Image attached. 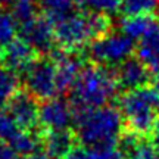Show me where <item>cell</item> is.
<instances>
[{
  "label": "cell",
  "mask_w": 159,
  "mask_h": 159,
  "mask_svg": "<svg viewBox=\"0 0 159 159\" xmlns=\"http://www.w3.org/2000/svg\"><path fill=\"white\" fill-rule=\"evenodd\" d=\"M119 84L115 74L106 66H85L71 87V103L80 111L108 106L118 93Z\"/></svg>",
  "instance_id": "obj_1"
},
{
  "label": "cell",
  "mask_w": 159,
  "mask_h": 159,
  "mask_svg": "<svg viewBox=\"0 0 159 159\" xmlns=\"http://www.w3.org/2000/svg\"><path fill=\"white\" fill-rule=\"evenodd\" d=\"M124 118L114 106H102L81 111L75 118L78 140L89 149L114 146L121 137Z\"/></svg>",
  "instance_id": "obj_2"
},
{
  "label": "cell",
  "mask_w": 159,
  "mask_h": 159,
  "mask_svg": "<svg viewBox=\"0 0 159 159\" xmlns=\"http://www.w3.org/2000/svg\"><path fill=\"white\" fill-rule=\"evenodd\" d=\"M55 25L56 43L65 50H78L90 46L96 39L108 33L109 21L105 15L91 12H72Z\"/></svg>",
  "instance_id": "obj_3"
},
{
  "label": "cell",
  "mask_w": 159,
  "mask_h": 159,
  "mask_svg": "<svg viewBox=\"0 0 159 159\" xmlns=\"http://www.w3.org/2000/svg\"><path fill=\"white\" fill-rule=\"evenodd\" d=\"M119 111L133 133H150L158 122V87H142L127 91L119 99Z\"/></svg>",
  "instance_id": "obj_4"
},
{
  "label": "cell",
  "mask_w": 159,
  "mask_h": 159,
  "mask_svg": "<svg viewBox=\"0 0 159 159\" xmlns=\"http://www.w3.org/2000/svg\"><path fill=\"white\" fill-rule=\"evenodd\" d=\"M24 81L27 93L35 99L47 100L63 93L59 71L53 57L35 59L24 72Z\"/></svg>",
  "instance_id": "obj_5"
},
{
  "label": "cell",
  "mask_w": 159,
  "mask_h": 159,
  "mask_svg": "<svg viewBox=\"0 0 159 159\" xmlns=\"http://www.w3.org/2000/svg\"><path fill=\"white\" fill-rule=\"evenodd\" d=\"M134 49V40L122 31H108L89 46V55L97 65L109 68L128 61Z\"/></svg>",
  "instance_id": "obj_6"
},
{
  "label": "cell",
  "mask_w": 159,
  "mask_h": 159,
  "mask_svg": "<svg viewBox=\"0 0 159 159\" xmlns=\"http://www.w3.org/2000/svg\"><path fill=\"white\" fill-rule=\"evenodd\" d=\"M74 106L61 97L47 99L40 105L39 124L47 130V133L55 131H69V127L75 122Z\"/></svg>",
  "instance_id": "obj_7"
},
{
  "label": "cell",
  "mask_w": 159,
  "mask_h": 159,
  "mask_svg": "<svg viewBox=\"0 0 159 159\" xmlns=\"http://www.w3.org/2000/svg\"><path fill=\"white\" fill-rule=\"evenodd\" d=\"M19 37L24 39L35 52L47 53L56 43L55 25L46 16H37L21 25Z\"/></svg>",
  "instance_id": "obj_8"
},
{
  "label": "cell",
  "mask_w": 159,
  "mask_h": 159,
  "mask_svg": "<svg viewBox=\"0 0 159 159\" xmlns=\"http://www.w3.org/2000/svg\"><path fill=\"white\" fill-rule=\"evenodd\" d=\"M7 109L24 130H33L39 124L40 105L30 93H16L9 102Z\"/></svg>",
  "instance_id": "obj_9"
},
{
  "label": "cell",
  "mask_w": 159,
  "mask_h": 159,
  "mask_svg": "<svg viewBox=\"0 0 159 159\" xmlns=\"http://www.w3.org/2000/svg\"><path fill=\"white\" fill-rule=\"evenodd\" d=\"M137 41V59L143 62L153 77L159 78V19Z\"/></svg>",
  "instance_id": "obj_10"
},
{
  "label": "cell",
  "mask_w": 159,
  "mask_h": 159,
  "mask_svg": "<svg viewBox=\"0 0 159 159\" xmlns=\"http://www.w3.org/2000/svg\"><path fill=\"white\" fill-rule=\"evenodd\" d=\"M115 77H116V81H118L121 89H125L127 91H130L146 87L150 81L152 74L143 65V62H140L139 59L130 57L128 61H125L124 63L116 66Z\"/></svg>",
  "instance_id": "obj_11"
},
{
  "label": "cell",
  "mask_w": 159,
  "mask_h": 159,
  "mask_svg": "<svg viewBox=\"0 0 159 159\" xmlns=\"http://www.w3.org/2000/svg\"><path fill=\"white\" fill-rule=\"evenodd\" d=\"M35 50L25 41L24 39L18 37L12 43L5 47V63L6 68L13 72H25L28 66L34 62Z\"/></svg>",
  "instance_id": "obj_12"
},
{
  "label": "cell",
  "mask_w": 159,
  "mask_h": 159,
  "mask_svg": "<svg viewBox=\"0 0 159 159\" xmlns=\"http://www.w3.org/2000/svg\"><path fill=\"white\" fill-rule=\"evenodd\" d=\"M53 59L56 62L59 77H61V84H62L63 93L66 90H71V87L74 85L75 80L83 71V59L71 52H62L53 55Z\"/></svg>",
  "instance_id": "obj_13"
},
{
  "label": "cell",
  "mask_w": 159,
  "mask_h": 159,
  "mask_svg": "<svg viewBox=\"0 0 159 159\" xmlns=\"http://www.w3.org/2000/svg\"><path fill=\"white\" fill-rule=\"evenodd\" d=\"M119 148L127 159H159V152L150 142L143 140L139 134H127L121 139Z\"/></svg>",
  "instance_id": "obj_14"
},
{
  "label": "cell",
  "mask_w": 159,
  "mask_h": 159,
  "mask_svg": "<svg viewBox=\"0 0 159 159\" xmlns=\"http://www.w3.org/2000/svg\"><path fill=\"white\" fill-rule=\"evenodd\" d=\"M46 152L53 158H62L74 149V137L69 131H55L47 133L44 139Z\"/></svg>",
  "instance_id": "obj_15"
},
{
  "label": "cell",
  "mask_w": 159,
  "mask_h": 159,
  "mask_svg": "<svg viewBox=\"0 0 159 159\" xmlns=\"http://www.w3.org/2000/svg\"><path fill=\"white\" fill-rule=\"evenodd\" d=\"M158 18L152 15H127L121 22V31L133 40H140L152 28Z\"/></svg>",
  "instance_id": "obj_16"
},
{
  "label": "cell",
  "mask_w": 159,
  "mask_h": 159,
  "mask_svg": "<svg viewBox=\"0 0 159 159\" xmlns=\"http://www.w3.org/2000/svg\"><path fill=\"white\" fill-rule=\"evenodd\" d=\"M37 3L44 16L55 24L72 13L75 5H78V0H37Z\"/></svg>",
  "instance_id": "obj_17"
},
{
  "label": "cell",
  "mask_w": 159,
  "mask_h": 159,
  "mask_svg": "<svg viewBox=\"0 0 159 159\" xmlns=\"http://www.w3.org/2000/svg\"><path fill=\"white\" fill-rule=\"evenodd\" d=\"M19 81L16 74L9 68L0 66V108L12 100V97L18 93Z\"/></svg>",
  "instance_id": "obj_18"
},
{
  "label": "cell",
  "mask_w": 159,
  "mask_h": 159,
  "mask_svg": "<svg viewBox=\"0 0 159 159\" xmlns=\"http://www.w3.org/2000/svg\"><path fill=\"white\" fill-rule=\"evenodd\" d=\"M21 25L12 12H0V46H6L18 39Z\"/></svg>",
  "instance_id": "obj_19"
},
{
  "label": "cell",
  "mask_w": 159,
  "mask_h": 159,
  "mask_svg": "<svg viewBox=\"0 0 159 159\" xmlns=\"http://www.w3.org/2000/svg\"><path fill=\"white\" fill-rule=\"evenodd\" d=\"M22 130L9 109L0 108V142L11 144Z\"/></svg>",
  "instance_id": "obj_20"
},
{
  "label": "cell",
  "mask_w": 159,
  "mask_h": 159,
  "mask_svg": "<svg viewBox=\"0 0 159 159\" xmlns=\"http://www.w3.org/2000/svg\"><path fill=\"white\" fill-rule=\"evenodd\" d=\"M9 146L16 152V155H28L39 150L40 139L33 133V130H22Z\"/></svg>",
  "instance_id": "obj_21"
},
{
  "label": "cell",
  "mask_w": 159,
  "mask_h": 159,
  "mask_svg": "<svg viewBox=\"0 0 159 159\" xmlns=\"http://www.w3.org/2000/svg\"><path fill=\"white\" fill-rule=\"evenodd\" d=\"M78 5L83 6L87 12L105 16L121 11V0H78Z\"/></svg>",
  "instance_id": "obj_22"
},
{
  "label": "cell",
  "mask_w": 159,
  "mask_h": 159,
  "mask_svg": "<svg viewBox=\"0 0 159 159\" xmlns=\"http://www.w3.org/2000/svg\"><path fill=\"white\" fill-rule=\"evenodd\" d=\"M159 0H121V11L125 15H152Z\"/></svg>",
  "instance_id": "obj_23"
},
{
  "label": "cell",
  "mask_w": 159,
  "mask_h": 159,
  "mask_svg": "<svg viewBox=\"0 0 159 159\" xmlns=\"http://www.w3.org/2000/svg\"><path fill=\"white\" fill-rule=\"evenodd\" d=\"M37 5L39 3L35 0H16L12 5V13L18 19L19 25L37 16Z\"/></svg>",
  "instance_id": "obj_24"
},
{
  "label": "cell",
  "mask_w": 159,
  "mask_h": 159,
  "mask_svg": "<svg viewBox=\"0 0 159 159\" xmlns=\"http://www.w3.org/2000/svg\"><path fill=\"white\" fill-rule=\"evenodd\" d=\"M91 159H127L122 149L114 146H105V148H96L89 150Z\"/></svg>",
  "instance_id": "obj_25"
},
{
  "label": "cell",
  "mask_w": 159,
  "mask_h": 159,
  "mask_svg": "<svg viewBox=\"0 0 159 159\" xmlns=\"http://www.w3.org/2000/svg\"><path fill=\"white\" fill-rule=\"evenodd\" d=\"M59 159H91L89 150H84V149H72L69 153H66L65 156Z\"/></svg>",
  "instance_id": "obj_26"
},
{
  "label": "cell",
  "mask_w": 159,
  "mask_h": 159,
  "mask_svg": "<svg viewBox=\"0 0 159 159\" xmlns=\"http://www.w3.org/2000/svg\"><path fill=\"white\" fill-rule=\"evenodd\" d=\"M0 159H18L16 152L9 144L0 142Z\"/></svg>",
  "instance_id": "obj_27"
},
{
  "label": "cell",
  "mask_w": 159,
  "mask_h": 159,
  "mask_svg": "<svg viewBox=\"0 0 159 159\" xmlns=\"http://www.w3.org/2000/svg\"><path fill=\"white\" fill-rule=\"evenodd\" d=\"M18 159H52V156L47 152L37 150V152H33V153H28V155H21Z\"/></svg>",
  "instance_id": "obj_28"
},
{
  "label": "cell",
  "mask_w": 159,
  "mask_h": 159,
  "mask_svg": "<svg viewBox=\"0 0 159 159\" xmlns=\"http://www.w3.org/2000/svg\"><path fill=\"white\" fill-rule=\"evenodd\" d=\"M150 143L153 144V148L156 149L159 152V121L155 124V127L152 128V131H150Z\"/></svg>",
  "instance_id": "obj_29"
},
{
  "label": "cell",
  "mask_w": 159,
  "mask_h": 159,
  "mask_svg": "<svg viewBox=\"0 0 159 159\" xmlns=\"http://www.w3.org/2000/svg\"><path fill=\"white\" fill-rule=\"evenodd\" d=\"M5 62V50H3V47L0 46V65Z\"/></svg>",
  "instance_id": "obj_30"
},
{
  "label": "cell",
  "mask_w": 159,
  "mask_h": 159,
  "mask_svg": "<svg viewBox=\"0 0 159 159\" xmlns=\"http://www.w3.org/2000/svg\"><path fill=\"white\" fill-rule=\"evenodd\" d=\"M15 2H16V0H0V3H3V5H13V3H15Z\"/></svg>",
  "instance_id": "obj_31"
},
{
  "label": "cell",
  "mask_w": 159,
  "mask_h": 159,
  "mask_svg": "<svg viewBox=\"0 0 159 159\" xmlns=\"http://www.w3.org/2000/svg\"><path fill=\"white\" fill-rule=\"evenodd\" d=\"M158 111H159V87H158Z\"/></svg>",
  "instance_id": "obj_32"
}]
</instances>
